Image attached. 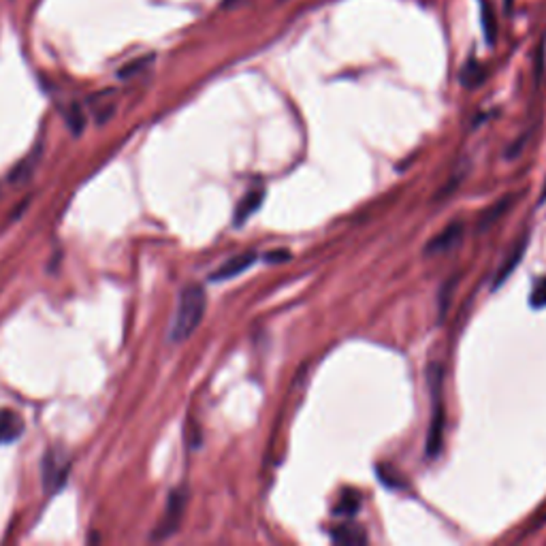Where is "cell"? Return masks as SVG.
Wrapping results in <instances>:
<instances>
[{
    "label": "cell",
    "instance_id": "obj_1",
    "mask_svg": "<svg viewBox=\"0 0 546 546\" xmlns=\"http://www.w3.org/2000/svg\"><path fill=\"white\" fill-rule=\"evenodd\" d=\"M205 307H208V295H205L203 286L190 284L182 290L178 301V310H175L171 322V342L182 344L197 331L201 320L205 316Z\"/></svg>",
    "mask_w": 546,
    "mask_h": 546
},
{
    "label": "cell",
    "instance_id": "obj_2",
    "mask_svg": "<svg viewBox=\"0 0 546 546\" xmlns=\"http://www.w3.org/2000/svg\"><path fill=\"white\" fill-rule=\"evenodd\" d=\"M429 383H431V393H433V418L431 425H429V436H427V455L429 457H436L442 448V438H444V408L439 401V384H442V368L433 369L429 374Z\"/></svg>",
    "mask_w": 546,
    "mask_h": 546
},
{
    "label": "cell",
    "instance_id": "obj_3",
    "mask_svg": "<svg viewBox=\"0 0 546 546\" xmlns=\"http://www.w3.org/2000/svg\"><path fill=\"white\" fill-rule=\"evenodd\" d=\"M186 500H188L186 489H175L171 495H169L167 508H164L161 523L156 525V529H154L152 534L154 540H164L178 532L179 523H182L184 510H186Z\"/></svg>",
    "mask_w": 546,
    "mask_h": 546
},
{
    "label": "cell",
    "instance_id": "obj_4",
    "mask_svg": "<svg viewBox=\"0 0 546 546\" xmlns=\"http://www.w3.org/2000/svg\"><path fill=\"white\" fill-rule=\"evenodd\" d=\"M465 226L461 222H450L448 226H444L436 237H431L425 246V257H439V254H447L457 248L461 240H463Z\"/></svg>",
    "mask_w": 546,
    "mask_h": 546
},
{
    "label": "cell",
    "instance_id": "obj_5",
    "mask_svg": "<svg viewBox=\"0 0 546 546\" xmlns=\"http://www.w3.org/2000/svg\"><path fill=\"white\" fill-rule=\"evenodd\" d=\"M254 263H257V252H243L240 257H233L211 273V282H225V280L237 278V275L246 272V269H250Z\"/></svg>",
    "mask_w": 546,
    "mask_h": 546
},
{
    "label": "cell",
    "instance_id": "obj_6",
    "mask_svg": "<svg viewBox=\"0 0 546 546\" xmlns=\"http://www.w3.org/2000/svg\"><path fill=\"white\" fill-rule=\"evenodd\" d=\"M525 250H527V237H518L517 243H514V246L510 248V252H508L506 257H503L502 267L497 269L495 282H493V290L500 289V286H502L503 282H506L508 278H510V273L514 272V269L518 267V263L523 261Z\"/></svg>",
    "mask_w": 546,
    "mask_h": 546
},
{
    "label": "cell",
    "instance_id": "obj_7",
    "mask_svg": "<svg viewBox=\"0 0 546 546\" xmlns=\"http://www.w3.org/2000/svg\"><path fill=\"white\" fill-rule=\"evenodd\" d=\"M24 433V421L18 412L0 410V447L12 444Z\"/></svg>",
    "mask_w": 546,
    "mask_h": 546
},
{
    "label": "cell",
    "instance_id": "obj_8",
    "mask_svg": "<svg viewBox=\"0 0 546 546\" xmlns=\"http://www.w3.org/2000/svg\"><path fill=\"white\" fill-rule=\"evenodd\" d=\"M263 199H265V190H261V188L250 190V193H248L246 197L240 201V205H237V211H235L237 225H243V222L250 218L254 211L261 208Z\"/></svg>",
    "mask_w": 546,
    "mask_h": 546
},
{
    "label": "cell",
    "instance_id": "obj_9",
    "mask_svg": "<svg viewBox=\"0 0 546 546\" xmlns=\"http://www.w3.org/2000/svg\"><path fill=\"white\" fill-rule=\"evenodd\" d=\"M512 201H514V194H506V197L503 199H500L497 201L495 205H493V208L487 211L485 216H482L480 218V222H479V231L482 233V231H487V229H491L493 225H495L497 220L502 218L503 214H506L508 210H510V205H512Z\"/></svg>",
    "mask_w": 546,
    "mask_h": 546
},
{
    "label": "cell",
    "instance_id": "obj_10",
    "mask_svg": "<svg viewBox=\"0 0 546 546\" xmlns=\"http://www.w3.org/2000/svg\"><path fill=\"white\" fill-rule=\"evenodd\" d=\"M58 465H60V461L56 459V453H51L50 457L45 459V471H44L47 491H56L58 487L65 482L67 470H58Z\"/></svg>",
    "mask_w": 546,
    "mask_h": 546
},
{
    "label": "cell",
    "instance_id": "obj_11",
    "mask_svg": "<svg viewBox=\"0 0 546 546\" xmlns=\"http://www.w3.org/2000/svg\"><path fill=\"white\" fill-rule=\"evenodd\" d=\"M331 538L337 544H365L368 542V535L363 534V529L354 527V525H342V527L333 529Z\"/></svg>",
    "mask_w": 546,
    "mask_h": 546
},
{
    "label": "cell",
    "instance_id": "obj_12",
    "mask_svg": "<svg viewBox=\"0 0 546 546\" xmlns=\"http://www.w3.org/2000/svg\"><path fill=\"white\" fill-rule=\"evenodd\" d=\"M485 68L479 60H468V65L463 67V71H461V83H463L465 88H479L482 82H485Z\"/></svg>",
    "mask_w": 546,
    "mask_h": 546
},
{
    "label": "cell",
    "instance_id": "obj_13",
    "mask_svg": "<svg viewBox=\"0 0 546 546\" xmlns=\"http://www.w3.org/2000/svg\"><path fill=\"white\" fill-rule=\"evenodd\" d=\"M359 508H360V497H359V493H344L342 497H339V502H337V506H336V512L337 517H354V514L359 512Z\"/></svg>",
    "mask_w": 546,
    "mask_h": 546
},
{
    "label": "cell",
    "instance_id": "obj_14",
    "mask_svg": "<svg viewBox=\"0 0 546 546\" xmlns=\"http://www.w3.org/2000/svg\"><path fill=\"white\" fill-rule=\"evenodd\" d=\"M457 282H459V278H450V280H447V282H444L442 290H439V299H438L439 318L447 316L448 305H450V297L455 295V289H457Z\"/></svg>",
    "mask_w": 546,
    "mask_h": 546
},
{
    "label": "cell",
    "instance_id": "obj_15",
    "mask_svg": "<svg viewBox=\"0 0 546 546\" xmlns=\"http://www.w3.org/2000/svg\"><path fill=\"white\" fill-rule=\"evenodd\" d=\"M529 305H532L534 310H542V307H546V275L534 282L532 293H529Z\"/></svg>",
    "mask_w": 546,
    "mask_h": 546
},
{
    "label": "cell",
    "instance_id": "obj_16",
    "mask_svg": "<svg viewBox=\"0 0 546 546\" xmlns=\"http://www.w3.org/2000/svg\"><path fill=\"white\" fill-rule=\"evenodd\" d=\"M482 28H485L487 41L493 45L495 44V15H493L491 7L487 3H482Z\"/></svg>",
    "mask_w": 546,
    "mask_h": 546
},
{
    "label": "cell",
    "instance_id": "obj_17",
    "mask_svg": "<svg viewBox=\"0 0 546 546\" xmlns=\"http://www.w3.org/2000/svg\"><path fill=\"white\" fill-rule=\"evenodd\" d=\"M289 257H290V254L286 252V250L284 252L282 250H275V252H269L265 258H267V261H272V263H278V261H289Z\"/></svg>",
    "mask_w": 546,
    "mask_h": 546
},
{
    "label": "cell",
    "instance_id": "obj_18",
    "mask_svg": "<svg viewBox=\"0 0 546 546\" xmlns=\"http://www.w3.org/2000/svg\"><path fill=\"white\" fill-rule=\"evenodd\" d=\"M544 197H546V188H544Z\"/></svg>",
    "mask_w": 546,
    "mask_h": 546
}]
</instances>
